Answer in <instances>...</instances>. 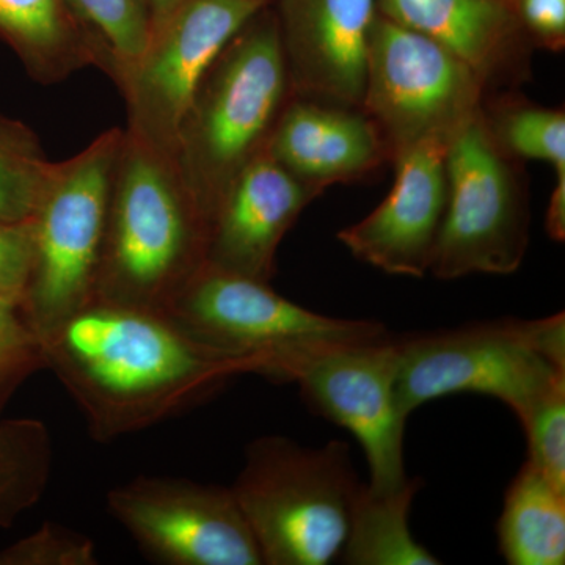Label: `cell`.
<instances>
[{
  "mask_svg": "<svg viewBox=\"0 0 565 565\" xmlns=\"http://www.w3.org/2000/svg\"><path fill=\"white\" fill-rule=\"evenodd\" d=\"M51 370L102 444L204 403L226 382L262 374L252 356L195 340L169 316L92 302L43 338Z\"/></svg>",
  "mask_w": 565,
  "mask_h": 565,
  "instance_id": "6da1fadb",
  "label": "cell"
},
{
  "mask_svg": "<svg viewBox=\"0 0 565 565\" xmlns=\"http://www.w3.org/2000/svg\"><path fill=\"white\" fill-rule=\"evenodd\" d=\"M210 233L173 159L125 131L93 302L166 315L206 264Z\"/></svg>",
  "mask_w": 565,
  "mask_h": 565,
  "instance_id": "7a4b0ae2",
  "label": "cell"
},
{
  "mask_svg": "<svg viewBox=\"0 0 565 565\" xmlns=\"http://www.w3.org/2000/svg\"><path fill=\"white\" fill-rule=\"evenodd\" d=\"M289 95L277 14L269 3L212 63L174 145V167L210 225L234 178L266 150Z\"/></svg>",
  "mask_w": 565,
  "mask_h": 565,
  "instance_id": "3957f363",
  "label": "cell"
},
{
  "mask_svg": "<svg viewBox=\"0 0 565 565\" xmlns=\"http://www.w3.org/2000/svg\"><path fill=\"white\" fill-rule=\"evenodd\" d=\"M362 486L343 441L310 448L264 435L245 449L232 490L263 565H327L340 559Z\"/></svg>",
  "mask_w": 565,
  "mask_h": 565,
  "instance_id": "277c9868",
  "label": "cell"
},
{
  "mask_svg": "<svg viewBox=\"0 0 565 565\" xmlns=\"http://www.w3.org/2000/svg\"><path fill=\"white\" fill-rule=\"evenodd\" d=\"M397 401L405 415L452 396L481 394L519 416L565 379L563 313L535 321L475 323L396 341Z\"/></svg>",
  "mask_w": 565,
  "mask_h": 565,
  "instance_id": "5b68a950",
  "label": "cell"
},
{
  "mask_svg": "<svg viewBox=\"0 0 565 565\" xmlns=\"http://www.w3.org/2000/svg\"><path fill=\"white\" fill-rule=\"evenodd\" d=\"M125 129L54 163L32 215L35 259L22 307L41 340L95 300L111 181Z\"/></svg>",
  "mask_w": 565,
  "mask_h": 565,
  "instance_id": "8992f818",
  "label": "cell"
},
{
  "mask_svg": "<svg viewBox=\"0 0 565 565\" xmlns=\"http://www.w3.org/2000/svg\"><path fill=\"white\" fill-rule=\"evenodd\" d=\"M166 316L195 340L252 356L278 379L303 353L386 338L384 323L330 318L285 299L269 282L204 264Z\"/></svg>",
  "mask_w": 565,
  "mask_h": 565,
  "instance_id": "52a82bcc",
  "label": "cell"
},
{
  "mask_svg": "<svg viewBox=\"0 0 565 565\" xmlns=\"http://www.w3.org/2000/svg\"><path fill=\"white\" fill-rule=\"evenodd\" d=\"M448 196L429 273L440 280L509 275L527 247L525 193L479 111L449 140Z\"/></svg>",
  "mask_w": 565,
  "mask_h": 565,
  "instance_id": "ba28073f",
  "label": "cell"
},
{
  "mask_svg": "<svg viewBox=\"0 0 565 565\" xmlns=\"http://www.w3.org/2000/svg\"><path fill=\"white\" fill-rule=\"evenodd\" d=\"M484 81L427 36L375 14L362 110L390 154L418 141H448L481 111Z\"/></svg>",
  "mask_w": 565,
  "mask_h": 565,
  "instance_id": "9c48e42d",
  "label": "cell"
},
{
  "mask_svg": "<svg viewBox=\"0 0 565 565\" xmlns=\"http://www.w3.org/2000/svg\"><path fill=\"white\" fill-rule=\"evenodd\" d=\"M270 0H182L152 28L120 84L129 136L173 159L178 132L207 70Z\"/></svg>",
  "mask_w": 565,
  "mask_h": 565,
  "instance_id": "30bf717a",
  "label": "cell"
},
{
  "mask_svg": "<svg viewBox=\"0 0 565 565\" xmlns=\"http://www.w3.org/2000/svg\"><path fill=\"white\" fill-rule=\"evenodd\" d=\"M396 374V341L386 337L303 353L278 377L299 386L311 411L356 438L370 470L366 486L374 492H390L408 481L404 463L408 416L397 401Z\"/></svg>",
  "mask_w": 565,
  "mask_h": 565,
  "instance_id": "8fae6325",
  "label": "cell"
},
{
  "mask_svg": "<svg viewBox=\"0 0 565 565\" xmlns=\"http://www.w3.org/2000/svg\"><path fill=\"white\" fill-rule=\"evenodd\" d=\"M106 504L152 563L263 565L232 487L137 476L109 490Z\"/></svg>",
  "mask_w": 565,
  "mask_h": 565,
  "instance_id": "7c38bea8",
  "label": "cell"
},
{
  "mask_svg": "<svg viewBox=\"0 0 565 565\" xmlns=\"http://www.w3.org/2000/svg\"><path fill=\"white\" fill-rule=\"evenodd\" d=\"M446 150L448 141L429 139L393 152L396 177L388 196L338 233L356 259L390 275L429 273L448 196Z\"/></svg>",
  "mask_w": 565,
  "mask_h": 565,
  "instance_id": "4fadbf2b",
  "label": "cell"
},
{
  "mask_svg": "<svg viewBox=\"0 0 565 565\" xmlns=\"http://www.w3.org/2000/svg\"><path fill=\"white\" fill-rule=\"evenodd\" d=\"M296 98L362 109L375 0H277Z\"/></svg>",
  "mask_w": 565,
  "mask_h": 565,
  "instance_id": "5bb4252c",
  "label": "cell"
},
{
  "mask_svg": "<svg viewBox=\"0 0 565 565\" xmlns=\"http://www.w3.org/2000/svg\"><path fill=\"white\" fill-rule=\"evenodd\" d=\"M319 193L263 150L234 178L215 211L206 264L269 282L282 237Z\"/></svg>",
  "mask_w": 565,
  "mask_h": 565,
  "instance_id": "9a60e30c",
  "label": "cell"
},
{
  "mask_svg": "<svg viewBox=\"0 0 565 565\" xmlns=\"http://www.w3.org/2000/svg\"><path fill=\"white\" fill-rule=\"evenodd\" d=\"M266 151L321 193L373 172L390 154L377 125L362 109L303 98L285 104Z\"/></svg>",
  "mask_w": 565,
  "mask_h": 565,
  "instance_id": "2e32d148",
  "label": "cell"
},
{
  "mask_svg": "<svg viewBox=\"0 0 565 565\" xmlns=\"http://www.w3.org/2000/svg\"><path fill=\"white\" fill-rule=\"evenodd\" d=\"M379 13L441 44L486 81L505 61L516 20L500 0H375Z\"/></svg>",
  "mask_w": 565,
  "mask_h": 565,
  "instance_id": "e0dca14e",
  "label": "cell"
},
{
  "mask_svg": "<svg viewBox=\"0 0 565 565\" xmlns=\"http://www.w3.org/2000/svg\"><path fill=\"white\" fill-rule=\"evenodd\" d=\"M0 40L40 84L99 68L98 52L65 0H0Z\"/></svg>",
  "mask_w": 565,
  "mask_h": 565,
  "instance_id": "ac0fdd59",
  "label": "cell"
},
{
  "mask_svg": "<svg viewBox=\"0 0 565 565\" xmlns=\"http://www.w3.org/2000/svg\"><path fill=\"white\" fill-rule=\"evenodd\" d=\"M497 534L508 564L563 565L565 492L525 462L508 487Z\"/></svg>",
  "mask_w": 565,
  "mask_h": 565,
  "instance_id": "d6986e66",
  "label": "cell"
},
{
  "mask_svg": "<svg viewBox=\"0 0 565 565\" xmlns=\"http://www.w3.org/2000/svg\"><path fill=\"white\" fill-rule=\"evenodd\" d=\"M422 486L419 478H408L403 487L390 492H374L363 484L353 503L340 559L349 565L441 564L416 541L408 523Z\"/></svg>",
  "mask_w": 565,
  "mask_h": 565,
  "instance_id": "ffe728a7",
  "label": "cell"
},
{
  "mask_svg": "<svg viewBox=\"0 0 565 565\" xmlns=\"http://www.w3.org/2000/svg\"><path fill=\"white\" fill-rule=\"evenodd\" d=\"M54 446L46 424L0 419V527H10L39 504L52 473Z\"/></svg>",
  "mask_w": 565,
  "mask_h": 565,
  "instance_id": "44dd1931",
  "label": "cell"
},
{
  "mask_svg": "<svg viewBox=\"0 0 565 565\" xmlns=\"http://www.w3.org/2000/svg\"><path fill=\"white\" fill-rule=\"evenodd\" d=\"M98 52L99 70L120 87L150 41L152 24L145 0H65Z\"/></svg>",
  "mask_w": 565,
  "mask_h": 565,
  "instance_id": "7402d4cb",
  "label": "cell"
},
{
  "mask_svg": "<svg viewBox=\"0 0 565 565\" xmlns=\"http://www.w3.org/2000/svg\"><path fill=\"white\" fill-rule=\"evenodd\" d=\"M52 167L35 134L0 115V221L32 218Z\"/></svg>",
  "mask_w": 565,
  "mask_h": 565,
  "instance_id": "603a6c76",
  "label": "cell"
},
{
  "mask_svg": "<svg viewBox=\"0 0 565 565\" xmlns=\"http://www.w3.org/2000/svg\"><path fill=\"white\" fill-rule=\"evenodd\" d=\"M494 140L505 154L552 163L565 173V115L563 110L535 106L505 109L490 126Z\"/></svg>",
  "mask_w": 565,
  "mask_h": 565,
  "instance_id": "cb8c5ba5",
  "label": "cell"
},
{
  "mask_svg": "<svg viewBox=\"0 0 565 565\" xmlns=\"http://www.w3.org/2000/svg\"><path fill=\"white\" fill-rule=\"evenodd\" d=\"M527 440L526 462L565 492V379L519 416Z\"/></svg>",
  "mask_w": 565,
  "mask_h": 565,
  "instance_id": "d4e9b609",
  "label": "cell"
},
{
  "mask_svg": "<svg viewBox=\"0 0 565 565\" xmlns=\"http://www.w3.org/2000/svg\"><path fill=\"white\" fill-rule=\"evenodd\" d=\"M46 370L43 340L21 297L0 296V412L29 377Z\"/></svg>",
  "mask_w": 565,
  "mask_h": 565,
  "instance_id": "484cf974",
  "label": "cell"
},
{
  "mask_svg": "<svg viewBox=\"0 0 565 565\" xmlns=\"http://www.w3.org/2000/svg\"><path fill=\"white\" fill-rule=\"evenodd\" d=\"M92 537L58 523H44L35 533L0 550V565H96Z\"/></svg>",
  "mask_w": 565,
  "mask_h": 565,
  "instance_id": "4316f807",
  "label": "cell"
},
{
  "mask_svg": "<svg viewBox=\"0 0 565 565\" xmlns=\"http://www.w3.org/2000/svg\"><path fill=\"white\" fill-rule=\"evenodd\" d=\"M35 243L32 221H0V296L21 297L31 280Z\"/></svg>",
  "mask_w": 565,
  "mask_h": 565,
  "instance_id": "83f0119b",
  "label": "cell"
},
{
  "mask_svg": "<svg viewBox=\"0 0 565 565\" xmlns=\"http://www.w3.org/2000/svg\"><path fill=\"white\" fill-rule=\"evenodd\" d=\"M523 21L535 39L553 51L564 47L565 0H516Z\"/></svg>",
  "mask_w": 565,
  "mask_h": 565,
  "instance_id": "f1b7e54d",
  "label": "cell"
},
{
  "mask_svg": "<svg viewBox=\"0 0 565 565\" xmlns=\"http://www.w3.org/2000/svg\"><path fill=\"white\" fill-rule=\"evenodd\" d=\"M546 233L556 243L565 241V173L557 174L555 191L546 211Z\"/></svg>",
  "mask_w": 565,
  "mask_h": 565,
  "instance_id": "f546056e",
  "label": "cell"
},
{
  "mask_svg": "<svg viewBox=\"0 0 565 565\" xmlns=\"http://www.w3.org/2000/svg\"><path fill=\"white\" fill-rule=\"evenodd\" d=\"M145 2H147L148 10H150L152 28H156L180 6L182 0H145Z\"/></svg>",
  "mask_w": 565,
  "mask_h": 565,
  "instance_id": "4dcf8cb0",
  "label": "cell"
},
{
  "mask_svg": "<svg viewBox=\"0 0 565 565\" xmlns=\"http://www.w3.org/2000/svg\"><path fill=\"white\" fill-rule=\"evenodd\" d=\"M500 2L508 3V6H509V3H515L516 0H500Z\"/></svg>",
  "mask_w": 565,
  "mask_h": 565,
  "instance_id": "1f68e13d",
  "label": "cell"
}]
</instances>
